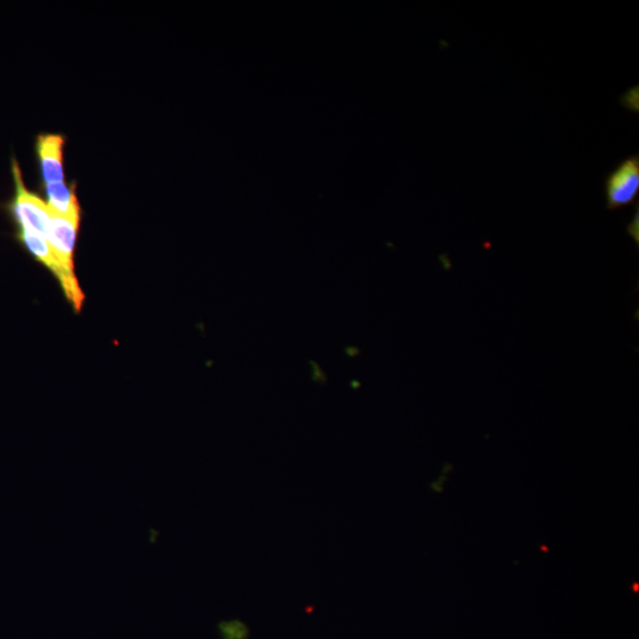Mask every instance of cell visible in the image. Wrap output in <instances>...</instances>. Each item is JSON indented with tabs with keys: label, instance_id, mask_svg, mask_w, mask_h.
Wrapping results in <instances>:
<instances>
[{
	"label": "cell",
	"instance_id": "obj_6",
	"mask_svg": "<svg viewBox=\"0 0 639 639\" xmlns=\"http://www.w3.org/2000/svg\"><path fill=\"white\" fill-rule=\"evenodd\" d=\"M221 639H249L248 624L238 618L224 619L217 624Z\"/></svg>",
	"mask_w": 639,
	"mask_h": 639
},
{
	"label": "cell",
	"instance_id": "obj_7",
	"mask_svg": "<svg viewBox=\"0 0 639 639\" xmlns=\"http://www.w3.org/2000/svg\"><path fill=\"white\" fill-rule=\"evenodd\" d=\"M159 537H160V531L158 529L151 528L149 530L148 540L151 544H155L159 540Z\"/></svg>",
	"mask_w": 639,
	"mask_h": 639
},
{
	"label": "cell",
	"instance_id": "obj_5",
	"mask_svg": "<svg viewBox=\"0 0 639 639\" xmlns=\"http://www.w3.org/2000/svg\"><path fill=\"white\" fill-rule=\"evenodd\" d=\"M47 197V204L52 212L65 217H82V206H79L75 186L65 181L43 185Z\"/></svg>",
	"mask_w": 639,
	"mask_h": 639
},
{
	"label": "cell",
	"instance_id": "obj_2",
	"mask_svg": "<svg viewBox=\"0 0 639 639\" xmlns=\"http://www.w3.org/2000/svg\"><path fill=\"white\" fill-rule=\"evenodd\" d=\"M604 195L609 210H619L637 202L639 195V155L632 154L622 162L604 179Z\"/></svg>",
	"mask_w": 639,
	"mask_h": 639
},
{
	"label": "cell",
	"instance_id": "obj_1",
	"mask_svg": "<svg viewBox=\"0 0 639 639\" xmlns=\"http://www.w3.org/2000/svg\"><path fill=\"white\" fill-rule=\"evenodd\" d=\"M12 176L15 195L9 203V212L18 229L35 231L48 238L51 211L41 196L26 188L16 158H12Z\"/></svg>",
	"mask_w": 639,
	"mask_h": 639
},
{
	"label": "cell",
	"instance_id": "obj_3",
	"mask_svg": "<svg viewBox=\"0 0 639 639\" xmlns=\"http://www.w3.org/2000/svg\"><path fill=\"white\" fill-rule=\"evenodd\" d=\"M65 137L55 133H45L36 139V154L43 185L64 181L63 151Z\"/></svg>",
	"mask_w": 639,
	"mask_h": 639
},
{
	"label": "cell",
	"instance_id": "obj_4",
	"mask_svg": "<svg viewBox=\"0 0 639 639\" xmlns=\"http://www.w3.org/2000/svg\"><path fill=\"white\" fill-rule=\"evenodd\" d=\"M17 239L22 247L39 263L55 276L62 290H65L66 279L48 238L35 231L18 229Z\"/></svg>",
	"mask_w": 639,
	"mask_h": 639
}]
</instances>
